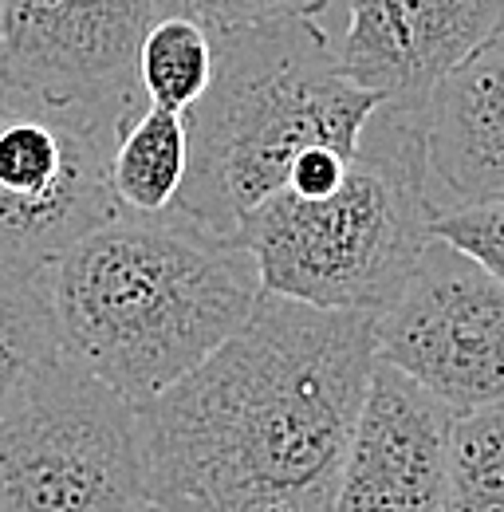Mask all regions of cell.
<instances>
[{
	"label": "cell",
	"mask_w": 504,
	"mask_h": 512,
	"mask_svg": "<svg viewBox=\"0 0 504 512\" xmlns=\"http://www.w3.org/2000/svg\"><path fill=\"white\" fill-rule=\"evenodd\" d=\"M375 316L260 292L249 323L138 410L154 512H331Z\"/></svg>",
	"instance_id": "cell-1"
},
{
	"label": "cell",
	"mask_w": 504,
	"mask_h": 512,
	"mask_svg": "<svg viewBox=\"0 0 504 512\" xmlns=\"http://www.w3.org/2000/svg\"><path fill=\"white\" fill-rule=\"evenodd\" d=\"M252 253L170 213H119L52 260L63 355L142 406L186 379L260 300Z\"/></svg>",
	"instance_id": "cell-2"
},
{
	"label": "cell",
	"mask_w": 504,
	"mask_h": 512,
	"mask_svg": "<svg viewBox=\"0 0 504 512\" xmlns=\"http://www.w3.org/2000/svg\"><path fill=\"white\" fill-rule=\"evenodd\" d=\"M213 28V75L186 111L189 166L174 209L225 237L315 150L355 154L382 99L339 64L315 16Z\"/></svg>",
	"instance_id": "cell-3"
},
{
	"label": "cell",
	"mask_w": 504,
	"mask_h": 512,
	"mask_svg": "<svg viewBox=\"0 0 504 512\" xmlns=\"http://www.w3.org/2000/svg\"><path fill=\"white\" fill-rule=\"evenodd\" d=\"M426 174L418 115L382 107L335 190H280L241 221L237 241L256 260L260 288L327 312L378 316L430 245L438 205Z\"/></svg>",
	"instance_id": "cell-4"
},
{
	"label": "cell",
	"mask_w": 504,
	"mask_h": 512,
	"mask_svg": "<svg viewBox=\"0 0 504 512\" xmlns=\"http://www.w3.org/2000/svg\"><path fill=\"white\" fill-rule=\"evenodd\" d=\"M0 512H154L134 402L63 355L0 414Z\"/></svg>",
	"instance_id": "cell-5"
},
{
	"label": "cell",
	"mask_w": 504,
	"mask_h": 512,
	"mask_svg": "<svg viewBox=\"0 0 504 512\" xmlns=\"http://www.w3.org/2000/svg\"><path fill=\"white\" fill-rule=\"evenodd\" d=\"M134 103H56L0 83V253L52 264L119 217L111 154Z\"/></svg>",
	"instance_id": "cell-6"
},
{
	"label": "cell",
	"mask_w": 504,
	"mask_h": 512,
	"mask_svg": "<svg viewBox=\"0 0 504 512\" xmlns=\"http://www.w3.org/2000/svg\"><path fill=\"white\" fill-rule=\"evenodd\" d=\"M375 359L453 414L504 402V280L438 237L375 316Z\"/></svg>",
	"instance_id": "cell-7"
},
{
	"label": "cell",
	"mask_w": 504,
	"mask_h": 512,
	"mask_svg": "<svg viewBox=\"0 0 504 512\" xmlns=\"http://www.w3.org/2000/svg\"><path fill=\"white\" fill-rule=\"evenodd\" d=\"M186 0H0V83L56 103H134L158 16Z\"/></svg>",
	"instance_id": "cell-8"
},
{
	"label": "cell",
	"mask_w": 504,
	"mask_h": 512,
	"mask_svg": "<svg viewBox=\"0 0 504 512\" xmlns=\"http://www.w3.org/2000/svg\"><path fill=\"white\" fill-rule=\"evenodd\" d=\"M501 36L504 0H347L339 64L382 107L418 115L449 71Z\"/></svg>",
	"instance_id": "cell-9"
},
{
	"label": "cell",
	"mask_w": 504,
	"mask_h": 512,
	"mask_svg": "<svg viewBox=\"0 0 504 512\" xmlns=\"http://www.w3.org/2000/svg\"><path fill=\"white\" fill-rule=\"evenodd\" d=\"M453 418L426 386L375 359L331 512H445Z\"/></svg>",
	"instance_id": "cell-10"
},
{
	"label": "cell",
	"mask_w": 504,
	"mask_h": 512,
	"mask_svg": "<svg viewBox=\"0 0 504 512\" xmlns=\"http://www.w3.org/2000/svg\"><path fill=\"white\" fill-rule=\"evenodd\" d=\"M418 127L430 174L457 201L504 197V36L441 79Z\"/></svg>",
	"instance_id": "cell-11"
},
{
	"label": "cell",
	"mask_w": 504,
	"mask_h": 512,
	"mask_svg": "<svg viewBox=\"0 0 504 512\" xmlns=\"http://www.w3.org/2000/svg\"><path fill=\"white\" fill-rule=\"evenodd\" d=\"M63 359L52 308V264L0 253V414Z\"/></svg>",
	"instance_id": "cell-12"
},
{
	"label": "cell",
	"mask_w": 504,
	"mask_h": 512,
	"mask_svg": "<svg viewBox=\"0 0 504 512\" xmlns=\"http://www.w3.org/2000/svg\"><path fill=\"white\" fill-rule=\"evenodd\" d=\"M189 166L186 115L142 103L119 130L111 154V190L119 213H170Z\"/></svg>",
	"instance_id": "cell-13"
},
{
	"label": "cell",
	"mask_w": 504,
	"mask_h": 512,
	"mask_svg": "<svg viewBox=\"0 0 504 512\" xmlns=\"http://www.w3.org/2000/svg\"><path fill=\"white\" fill-rule=\"evenodd\" d=\"M209 75H213V28L189 8L158 16L134 64V83L142 103L186 115L205 95Z\"/></svg>",
	"instance_id": "cell-14"
},
{
	"label": "cell",
	"mask_w": 504,
	"mask_h": 512,
	"mask_svg": "<svg viewBox=\"0 0 504 512\" xmlns=\"http://www.w3.org/2000/svg\"><path fill=\"white\" fill-rule=\"evenodd\" d=\"M445 512H504V402L453 418Z\"/></svg>",
	"instance_id": "cell-15"
},
{
	"label": "cell",
	"mask_w": 504,
	"mask_h": 512,
	"mask_svg": "<svg viewBox=\"0 0 504 512\" xmlns=\"http://www.w3.org/2000/svg\"><path fill=\"white\" fill-rule=\"evenodd\" d=\"M430 237L453 245L457 253H465L485 272L504 280V197L461 201L453 209H438L430 221Z\"/></svg>",
	"instance_id": "cell-16"
},
{
	"label": "cell",
	"mask_w": 504,
	"mask_h": 512,
	"mask_svg": "<svg viewBox=\"0 0 504 512\" xmlns=\"http://www.w3.org/2000/svg\"><path fill=\"white\" fill-rule=\"evenodd\" d=\"M327 0H186L193 16L205 24H245L272 16H315Z\"/></svg>",
	"instance_id": "cell-17"
}]
</instances>
